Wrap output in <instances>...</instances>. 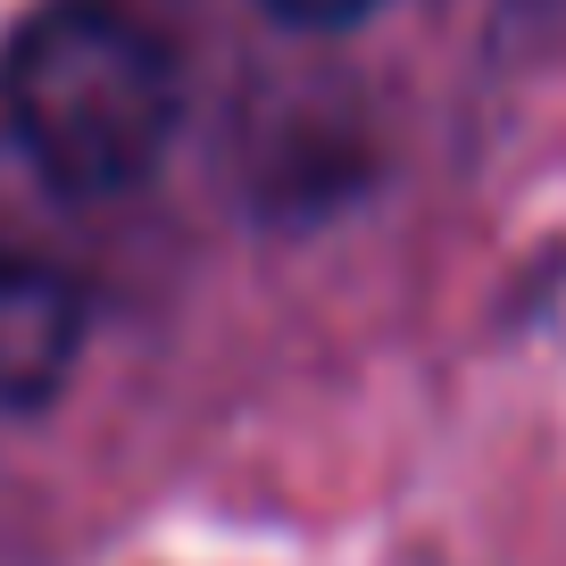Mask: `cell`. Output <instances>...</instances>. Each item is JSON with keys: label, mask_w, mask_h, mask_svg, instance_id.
Returning a JSON list of instances; mask_svg holds the SVG:
<instances>
[{"label": "cell", "mask_w": 566, "mask_h": 566, "mask_svg": "<svg viewBox=\"0 0 566 566\" xmlns=\"http://www.w3.org/2000/svg\"><path fill=\"white\" fill-rule=\"evenodd\" d=\"M9 134L25 142V159L42 184L75 200L134 192L150 167L167 159L184 117L176 59L150 25H134L108 0H59L9 51Z\"/></svg>", "instance_id": "1"}, {"label": "cell", "mask_w": 566, "mask_h": 566, "mask_svg": "<svg viewBox=\"0 0 566 566\" xmlns=\"http://www.w3.org/2000/svg\"><path fill=\"white\" fill-rule=\"evenodd\" d=\"M75 350H84L75 275H59L51 259H25V250H0V408L34 417L42 400H59Z\"/></svg>", "instance_id": "2"}, {"label": "cell", "mask_w": 566, "mask_h": 566, "mask_svg": "<svg viewBox=\"0 0 566 566\" xmlns=\"http://www.w3.org/2000/svg\"><path fill=\"white\" fill-rule=\"evenodd\" d=\"M283 25H308V34H334V25H358L367 9H384V0H266Z\"/></svg>", "instance_id": "3"}]
</instances>
